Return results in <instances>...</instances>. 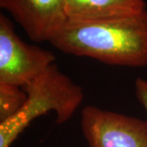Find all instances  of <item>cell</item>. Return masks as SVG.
Segmentation results:
<instances>
[{"mask_svg": "<svg viewBox=\"0 0 147 147\" xmlns=\"http://www.w3.org/2000/svg\"><path fill=\"white\" fill-rule=\"evenodd\" d=\"M80 123L89 147H147V120L88 105Z\"/></svg>", "mask_w": 147, "mask_h": 147, "instance_id": "4", "label": "cell"}, {"mask_svg": "<svg viewBox=\"0 0 147 147\" xmlns=\"http://www.w3.org/2000/svg\"><path fill=\"white\" fill-rule=\"evenodd\" d=\"M23 88L0 84V123L11 119L21 110L26 100Z\"/></svg>", "mask_w": 147, "mask_h": 147, "instance_id": "7", "label": "cell"}, {"mask_svg": "<svg viewBox=\"0 0 147 147\" xmlns=\"http://www.w3.org/2000/svg\"><path fill=\"white\" fill-rule=\"evenodd\" d=\"M49 42L70 55L143 67L147 65V11L96 21H67Z\"/></svg>", "mask_w": 147, "mask_h": 147, "instance_id": "1", "label": "cell"}, {"mask_svg": "<svg viewBox=\"0 0 147 147\" xmlns=\"http://www.w3.org/2000/svg\"><path fill=\"white\" fill-rule=\"evenodd\" d=\"M135 94L137 100L145 108L147 114V81L137 79L135 82Z\"/></svg>", "mask_w": 147, "mask_h": 147, "instance_id": "8", "label": "cell"}, {"mask_svg": "<svg viewBox=\"0 0 147 147\" xmlns=\"http://www.w3.org/2000/svg\"><path fill=\"white\" fill-rule=\"evenodd\" d=\"M33 41L50 42L67 21L65 0H0Z\"/></svg>", "mask_w": 147, "mask_h": 147, "instance_id": "5", "label": "cell"}, {"mask_svg": "<svg viewBox=\"0 0 147 147\" xmlns=\"http://www.w3.org/2000/svg\"><path fill=\"white\" fill-rule=\"evenodd\" d=\"M27 98L13 117L0 123V147H10L38 117L54 112L57 123L69 121L84 100L83 88L53 64L23 87Z\"/></svg>", "mask_w": 147, "mask_h": 147, "instance_id": "2", "label": "cell"}, {"mask_svg": "<svg viewBox=\"0 0 147 147\" xmlns=\"http://www.w3.org/2000/svg\"><path fill=\"white\" fill-rule=\"evenodd\" d=\"M146 10L144 0H65L67 21L103 20L134 15Z\"/></svg>", "mask_w": 147, "mask_h": 147, "instance_id": "6", "label": "cell"}, {"mask_svg": "<svg viewBox=\"0 0 147 147\" xmlns=\"http://www.w3.org/2000/svg\"><path fill=\"white\" fill-rule=\"evenodd\" d=\"M51 51L25 42L12 22L0 15V84L25 87L54 64Z\"/></svg>", "mask_w": 147, "mask_h": 147, "instance_id": "3", "label": "cell"}]
</instances>
